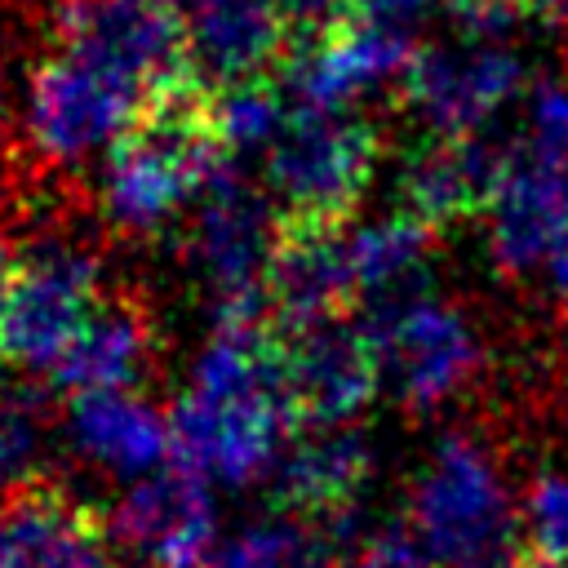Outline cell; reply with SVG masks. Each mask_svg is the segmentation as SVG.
I'll use <instances>...</instances> for the list:
<instances>
[{
	"label": "cell",
	"instance_id": "obj_1",
	"mask_svg": "<svg viewBox=\"0 0 568 568\" xmlns=\"http://www.w3.org/2000/svg\"><path fill=\"white\" fill-rule=\"evenodd\" d=\"M297 426L284 386V324L275 315L222 320L204 351L191 395L169 426V453L182 470L222 484L253 479Z\"/></svg>",
	"mask_w": 568,
	"mask_h": 568
},
{
	"label": "cell",
	"instance_id": "obj_2",
	"mask_svg": "<svg viewBox=\"0 0 568 568\" xmlns=\"http://www.w3.org/2000/svg\"><path fill=\"white\" fill-rule=\"evenodd\" d=\"M231 151L222 93L195 67H178L151 84L124 133L111 142L106 209L120 226L151 231L191 195L222 178Z\"/></svg>",
	"mask_w": 568,
	"mask_h": 568
},
{
	"label": "cell",
	"instance_id": "obj_3",
	"mask_svg": "<svg viewBox=\"0 0 568 568\" xmlns=\"http://www.w3.org/2000/svg\"><path fill=\"white\" fill-rule=\"evenodd\" d=\"M408 537L430 568L515 564L519 497L484 439L453 430L430 448L408 493Z\"/></svg>",
	"mask_w": 568,
	"mask_h": 568
},
{
	"label": "cell",
	"instance_id": "obj_4",
	"mask_svg": "<svg viewBox=\"0 0 568 568\" xmlns=\"http://www.w3.org/2000/svg\"><path fill=\"white\" fill-rule=\"evenodd\" d=\"M377 164V133L346 106L288 111L284 129L271 138L266 191L275 213V235H320L342 231Z\"/></svg>",
	"mask_w": 568,
	"mask_h": 568
},
{
	"label": "cell",
	"instance_id": "obj_5",
	"mask_svg": "<svg viewBox=\"0 0 568 568\" xmlns=\"http://www.w3.org/2000/svg\"><path fill=\"white\" fill-rule=\"evenodd\" d=\"M146 93L151 80L120 58L80 40H58L31 75L27 124L44 155L80 160L93 146L115 142Z\"/></svg>",
	"mask_w": 568,
	"mask_h": 568
},
{
	"label": "cell",
	"instance_id": "obj_6",
	"mask_svg": "<svg viewBox=\"0 0 568 568\" xmlns=\"http://www.w3.org/2000/svg\"><path fill=\"white\" fill-rule=\"evenodd\" d=\"M373 342H377L382 377H390L395 395L417 413L457 399L484 364L479 328L462 306L439 297L395 302L377 320Z\"/></svg>",
	"mask_w": 568,
	"mask_h": 568
},
{
	"label": "cell",
	"instance_id": "obj_7",
	"mask_svg": "<svg viewBox=\"0 0 568 568\" xmlns=\"http://www.w3.org/2000/svg\"><path fill=\"white\" fill-rule=\"evenodd\" d=\"M404 75L408 106L435 138H479L524 93L528 67L510 40L457 36L417 53Z\"/></svg>",
	"mask_w": 568,
	"mask_h": 568
},
{
	"label": "cell",
	"instance_id": "obj_8",
	"mask_svg": "<svg viewBox=\"0 0 568 568\" xmlns=\"http://www.w3.org/2000/svg\"><path fill=\"white\" fill-rule=\"evenodd\" d=\"M102 297L106 293L98 280V262L84 248L67 240L40 244L18 271V293L9 306L0 355L18 368L53 373V364L67 355V346L75 342V333Z\"/></svg>",
	"mask_w": 568,
	"mask_h": 568
},
{
	"label": "cell",
	"instance_id": "obj_9",
	"mask_svg": "<svg viewBox=\"0 0 568 568\" xmlns=\"http://www.w3.org/2000/svg\"><path fill=\"white\" fill-rule=\"evenodd\" d=\"M377 382L382 359L373 328H359L346 315L284 324V386L297 426H346L373 399Z\"/></svg>",
	"mask_w": 568,
	"mask_h": 568
},
{
	"label": "cell",
	"instance_id": "obj_10",
	"mask_svg": "<svg viewBox=\"0 0 568 568\" xmlns=\"http://www.w3.org/2000/svg\"><path fill=\"white\" fill-rule=\"evenodd\" d=\"M408 67H413L408 36L399 27L359 13L355 0L337 4L324 18L297 22V44L288 58L297 93L311 106H346L351 98L386 84Z\"/></svg>",
	"mask_w": 568,
	"mask_h": 568
},
{
	"label": "cell",
	"instance_id": "obj_11",
	"mask_svg": "<svg viewBox=\"0 0 568 568\" xmlns=\"http://www.w3.org/2000/svg\"><path fill=\"white\" fill-rule=\"evenodd\" d=\"M0 568H111V532L53 479H22L0 501Z\"/></svg>",
	"mask_w": 568,
	"mask_h": 568
},
{
	"label": "cell",
	"instance_id": "obj_12",
	"mask_svg": "<svg viewBox=\"0 0 568 568\" xmlns=\"http://www.w3.org/2000/svg\"><path fill=\"white\" fill-rule=\"evenodd\" d=\"M488 257L506 275H537L568 226V173L510 151L484 204Z\"/></svg>",
	"mask_w": 568,
	"mask_h": 568
},
{
	"label": "cell",
	"instance_id": "obj_13",
	"mask_svg": "<svg viewBox=\"0 0 568 568\" xmlns=\"http://www.w3.org/2000/svg\"><path fill=\"white\" fill-rule=\"evenodd\" d=\"M115 532L151 564V568H213V501L200 475L173 466L146 475L115 515Z\"/></svg>",
	"mask_w": 568,
	"mask_h": 568
},
{
	"label": "cell",
	"instance_id": "obj_14",
	"mask_svg": "<svg viewBox=\"0 0 568 568\" xmlns=\"http://www.w3.org/2000/svg\"><path fill=\"white\" fill-rule=\"evenodd\" d=\"M146 368H151V324L142 306L129 297H102L49 377L71 395H98V390L138 386Z\"/></svg>",
	"mask_w": 568,
	"mask_h": 568
},
{
	"label": "cell",
	"instance_id": "obj_15",
	"mask_svg": "<svg viewBox=\"0 0 568 568\" xmlns=\"http://www.w3.org/2000/svg\"><path fill=\"white\" fill-rule=\"evenodd\" d=\"M501 164L506 155H493L484 138H430V146H422L399 178L404 213L426 226L457 222L488 204Z\"/></svg>",
	"mask_w": 568,
	"mask_h": 568
},
{
	"label": "cell",
	"instance_id": "obj_16",
	"mask_svg": "<svg viewBox=\"0 0 568 568\" xmlns=\"http://www.w3.org/2000/svg\"><path fill=\"white\" fill-rule=\"evenodd\" d=\"M364 479H368V444L337 426L288 453L280 470V501L297 519H337L355 506Z\"/></svg>",
	"mask_w": 568,
	"mask_h": 568
},
{
	"label": "cell",
	"instance_id": "obj_17",
	"mask_svg": "<svg viewBox=\"0 0 568 568\" xmlns=\"http://www.w3.org/2000/svg\"><path fill=\"white\" fill-rule=\"evenodd\" d=\"M71 426H75V444L93 462H102L111 470H124V475H142L169 453V430L129 390L75 395Z\"/></svg>",
	"mask_w": 568,
	"mask_h": 568
},
{
	"label": "cell",
	"instance_id": "obj_18",
	"mask_svg": "<svg viewBox=\"0 0 568 568\" xmlns=\"http://www.w3.org/2000/svg\"><path fill=\"white\" fill-rule=\"evenodd\" d=\"M430 231L435 226H426L413 213L377 217L368 226H346L342 244H346V271L355 297L408 288L430 262Z\"/></svg>",
	"mask_w": 568,
	"mask_h": 568
},
{
	"label": "cell",
	"instance_id": "obj_19",
	"mask_svg": "<svg viewBox=\"0 0 568 568\" xmlns=\"http://www.w3.org/2000/svg\"><path fill=\"white\" fill-rule=\"evenodd\" d=\"M519 541L528 559L568 568V462L537 470L519 493Z\"/></svg>",
	"mask_w": 568,
	"mask_h": 568
},
{
	"label": "cell",
	"instance_id": "obj_20",
	"mask_svg": "<svg viewBox=\"0 0 568 568\" xmlns=\"http://www.w3.org/2000/svg\"><path fill=\"white\" fill-rule=\"evenodd\" d=\"M515 151L568 173V75H541L528 84Z\"/></svg>",
	"mask_w": 568,
	"mask_h": 568
},
{
	"label": "cell",
	"instance_id": "obj_21",
	"mask_svg": "<svg viewBox=\"0 0 568 568\" xmlns=\"http://www.w3.org/2000/svg\"><path fill=\"white\" fill-rule=\"evenodd\" d=\"M40 448V422L27 395H0V484L31 479V462Z\"/></svg>",
	"mask_w": 568,
	"mask_h": 568
},
{
	"label": "cell",
	"instance_id": "obj_22",
	"mask_svg": "<svg viewBox=\"0 0 568 568\" xmlns=\"http://www.w3.org/2000/svg\"><path fill=\"white\" fill-rule=\"evenodd\" d=\"M351 568H430V564L413 546V537H377L351 559Z\"/></svg>",
	"mask_w": 568,
	"mask_h": 568
},
{
	"label": "cell",
	"instance_id": "obj_23",
	"mask_svg": "<svg viewBox=\"0 0 568 568\" xmlns=\"http://www.w3.org/2000/svg\"><path fill=\"white\" fill-rule=\"evenodd\" d=\"M439 4L453 9V0H355L359 13H368V18L386 22V27H399V31H404L408 22H417V18H426V13L439 9Z\"/></svg>",
	"mask_w": 568,
	"mask_h": 568
},
{
	"label": "cell",
	"instance_id": "obj_24",
	"mask_svg": "<svg viewBox=\"0 0 568 568\" xmlns=\"http://www.w3.org/2000/svg\"><path fill=\"white\" fill-rule=\"evenodd\" d=\"M541 284H546V293L555 297V306L559 311H568V226H564V235L555 240V248H550V257L541 262Z\"/></svg>",
	"mask_w": 568,
	"mask_h": 568
},
{
	"label": "cell",
	"instance_id": "obj_25",
	"mask_svg": "<svg viewBox=\"0 0 568 568\" xmlns=\"http://www.w3.org/2000/svg\"><path fill=\"white\" fill-rule=\"evenodd\" d=\"M18 271H22V262H18L13 244L0 235V351H4V324H9V306H13V293H18Z\"/></svg>",
	"mask_w": 568,
	"mask_h": 568
},
{
	"label": "cell",
	"instance_id": "obj_26",
	"mask_svg": "<svg viewBox=\"0 0 568 568\" xmlns=\"http://www.w3.org/2000/svg\"><path fill=\"white\" fill-rule=\"evenodd\" d=\"M532 9H546V13H568V0H528Z\"/></svg>",
	"mask_w": 568,
	"mask_h": 568
},
{
	"label": "cell",
	"instance_id": "obj_27",
	"mask_svg": "<svg viewBox=\"0 0 568 568\" xmlns=\"http://www.w3.org/2000/svg\"><path fill=\"white\" fill-rule=\"evenodd\" d=\"M510 568H546V564H537V559H528V564H510Z\"/></svg>",
	"mask_w": 568,
	"mask_h": 568
}]
</instances>
